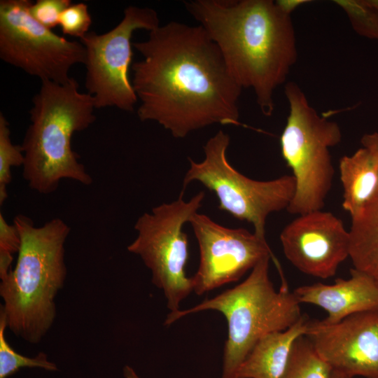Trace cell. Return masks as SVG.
<instances>
[{
  "instance_id": "1",
  "label": "cell",
  "mask_w": 378,
  "mask_h": 378,
  "mask_svg": "<svg viewBox=\"0 0 378 378\" xmlns=\"http://www.w3.org/2000/svg\"><path fill=\"white\" fill-rule=\"evenodd\" d=\"M142 59L131 66L141 121H154L176 139L214 124L240 125L242 88L200 25L172 21L132 42Z\"/></svg>"
},
{
  "instance_id": "2",
  "label": "cell",
  "mask_w": 378,
  "mask_h": 378,
  "mask_svg": "<svg viewBox=\"0 0 378 378\" xmlns=\"http://www.w3.org/2000/svg\"><path fill=\"white\" fill-rule=\"evenodd\" d=\"M183 4L218 46L232 76L254 92L265 116L298 59L290 14L272 0H189Z\"/></svg>"
},
{
  "instance_id": "3",
  "label": "cell",
  "mask_w": 378,
  "mask_h": 378,
  "mask_svg": "<svg viewBox=\"0 0 378 378\" xmlns=\"http://www.w3.org/2000/svg\"><path fill=\"white\" fill-rule=\"evenodd\" d=\"M13 224L20 246L14 268L0 283V296L7 328L31 344L42 341L52 326L55 299L66 281L65 242L71 227L59 218L41 226L19 214Z\"/></svg>"
},
{
  "instance_id": "4",
  "label": "cell",
  "mask_w": 378,
  "mask_h": 378,
  "mask_svg": "<svg viewBox=\"0 0 378 378\" xmlns=\"http://www.w3.org/2000/svg\"><path fill=\"white\" fill-rule=\"evenodd\" d=\"M41 82L29 110L31 123L21 144L23 178L31 190L43 195L55 191L64 178L90 185L92 176L78 161L71 139L95 121L93 97L80 92L74 78L65 84Z\"/></svg>"
},
{
  "instance_id": "5",
  "label": "cell",
  "mask_w": 378,
  "mask_h": 378,
  "mask_svg": "<svg viewBox=\"0 0 378 378\" xmlns=\"http://www.w3.org/2000/svg\"><path fill=\"white\" fill-rule=\"evenodd\" d=\"M268 255L260 260L239 285L187 309L170 312L169 326L188 314L204 310L223 314L227 323L221 378H235L236 372L255 344L262 337L284 331L302 316L300 302L286 280L276 290L269 275Z\"/></svg>"
},
{
  "instance_id": "6",
  "label": "cell",
  "mask_w": 378,
  "mask_h": 378,
  "mask_svg": "<svg viewBox=\"0 0 378 378\" xmlns=\"http://www.w3.org/2000/svg\"><path fill=\"white\" fill-rule=\"evenodd\" d=\"M284 93L289 114L280 146L295 181V194L286 210L301 215L324 206L335 172L329 149L341 142L342 134L337 122L321 116L310 106L296 83L288 82Z\"/></svg>"
},
{
  "instance_id": "7",
  "label": "cell",
  "mask_w": 378,
  "mask_h": 378,
  "mask_svg": "<svg viewBox=\"0 0 378 378\" xmlns=\"http://www.w3.org/2000/svg\"><path fill=\"white\" fill-rule=\"evenodd\" d=\"M230 140L227 133L219 130L204 146L202 161L188 158L183 190L192 181L200 182L216 194L220 210L252 224L254 232L265 237L266 219L271 213L287 209L295 194V178L284 175L258 181L243 175L227 158Z\"/></svg>"
},
{
  "instance_id": "8",
  "label": "cell",
  "mask_w": 378,
  "mask_h": 378,
  "mask_svg": "<svg viewBox=\"0 0 378 378\" xmlns=\"http://www.w3.org/2000/svg\"><path fill=\"white\" fill-rule=\"evenodd\" d=\"M204 197L201 191L185 201L182 191L172 202L144 213L134 225L137 235L127 247L150 270L152 282L163 291L171 312L178 311L181 302L193 291L191 277L185 271L189 249L188 236L183 230L197 213Z\"/></svg>"
},
{
  "instance_id": "9",
  "label": "cell",
  "mask_w": 378,
  "mask_h": 378,
  "mask_svg": "<svg viewBox=\"0 0 378 378\" xmlns=\"http://www.w3.org/2000/svg\"><path fill=\"white\" fill-rule=\"evenodd\" d=\"M160 25L154 9L130 6L113 29L104 34L89 31L80 39L85 50V86L96 108L115 107L134 111L138 99L129 77L132 37L137 29L150 31Z\"/></svg>"
},
{
  "instance_id": "10",
  "label": "cell",
  "mask_w": 378,
  "mask_h": 378,
  "mask_svg": "<svg viewBox=\"0 0 378 378\" xmlns=\"http://www.w3.org/2000/svg\"><path fill=\"white\" fill-rule=\"evenodd\" d=\"M30 0L0 1V58L41 81L65 84L71 69L84 64L85 50L34 19Z\"/></svg>"
},
{
  "instance_id": "11",
  "label": "cell",
  "mask_w": 378,
  "mask_h": 378,
  "mask_svg": "<svg viewBox=\"0 0 378 378\" xmlns=\"http://www.w3.org/2000/svg\"><path fill=\"white\" fill-rule=\"evenodd\" d=\"M189 223L200 249L198 269L191 277L197 295L237 281L266 256L278 262L265 237L255 232L225 227L198 212Z\"/></svg>"
},
{
  "instance_id": "12",
  "label": "cell",
  "mask_w": 378,
  "mask_h": 378,
  "mask_svg": "<svg viewBox=\"0 0 378 378\" xmlns=\"http://www.w3.org/2000/svg\"><path fill=\"white\" fill-rule=\"evenodd\" d=\"M304 336L332 370L351 378H378V308L333 324L309 319Z\"/></svg>"
},
{
  "instance_id": "13",
  "label": "cell",
  "mask_w": 378,
  "mask_h": 378,
  "mask_svg": "<svg viewBox=\"0 0 378 378\" xmlns=\"http://www.w3.org/2000/svg\"><path fill=\"white\" fill-rule=\"evenodd\" d=\"M284 253L301 272L326 279L350 252V233L339 218L317 210L299 215L280 234Z\"/></svg>"
},
{
  "instance_id": "14",
  "label": "cell",
  "mask_w": 378,
  "mask_h": 378,
  "mask_svg": "<svg viewBox=\"0 0 378 378\" xmlns=\"http://www.w3.org/2000/svg\"><path fill=\"white\" fill-rule=\"evenodd\" d=\"M350 277L338 278L332 284L321 282L298 287L293 290L300 303L316 305L327 312L323 322L333 324L364 311L378 308V286L354 268Z\"/></svg>"
},
{
  "instance_id": "15",
  "label": "cell",
  "mask_w": 378,
  "mask_h": 378,
  "mask_svg": "<svg viewBox=\"0 0 378 378\" xmlns=\"http://www.w3.org/2000/svg\"><path fill=\"white\" fill-rule=\"evenodd\" d=\"M309 320L303 314L288 329L270 333L260 339L238 368L235 378H282L293 344L304 335Z\"/></svg>"
},
{
  "instance_id": "16",
  "label": "cell",
  "mask_w": 378,
  "mask_h": 378,
  "mask_svg": "<svg viewBox=\"0 0 378 378\" xmlns=\"http://www.w3.org/2000/svg\"><path fill=\"white\" fill-rule=\"evenodd\" d=\"M343 188V209L357 216L378 192V169L369 151L362 147L339 161Z\"/></svg>"
},
{
  "instance_id": "17",
  "label": "cell",
  "mask_w": 378,
  "mask_h": 378,
  "mask_svg": "<svg viewBox=\"0 0 378 378\" xmlns=\"http://www.w3.org/2000/svg\"><path fill=\"white\" fill-rule=\"evenodd\" d=\"M351 259L354 268L378 286V192L365 207L351 218Z\"/></svg>"
},
{
  "instance_id": "18",
  "label": "cell",
  "mask_w": 378,
  "mask_h": 378,
  "mask_svg": "<svg viewBox=\"0 0 378 378\" xmlns=\"http://www.w3.org/2000/svg\"><path fill=\"white\" fill-rule=\"evenodd\" d=\"M332 369L317 354L304 335L294 343L282 378H330Z\"/></svg>"
},
{
  "instance_id": "19",
  "label": "cell",
  "mask_w": 378,
  "mask_h": 378,
  "mask_svg": "<svg viewBox=\"0 0 378 378\" xmlns=\"http://www.w3.org/2000/svg\"><path fill=\"white\" fill-rule=\"evenodd\" d=\"M7 323L4 313L0 309V378H8L22 368H38L46 371L58 370L56 364L40 351L34 357L24 356L17 352L6 339Z\"/></svg>"
},
{
  "instance_id": "20",
  "label": "cell",
  "mask_w": 378,
  "mask_h": 378,
  "mask_svg": "<svg viewBox=\"0 0 378 378\" xmlns=\"http://www.w3.org/2000/svg\"><path fill=\"white\" fill-rule=\"evenodd\" d=\"M24 155L21 145L12 143L9 123L0 113V205L8 197L7 186L11 182V168L23 166Z\"/></svg>"
},
{
  "instance_id": "21",
  "label": "cell",
  "mask_w": 378,
  "mask_h": 378,
  "mask_svg": "<svg viewBox=\"0 0 378 378\" xmlns=\"http://www.w3.org/2000/svg\"><path fill=\"white\" fill-rule=\"evenodd\" d=\"M359 35L378 40V10L368 0H335Z\"/></svg>"
},
{
  "instance_id": "22",
  "label": "cell",
  "mask_w": 378,
  "mask_h": 378,
  "mask_svg": "<svg viewBox=\"0 0 378 378\" xmlns=\"http://www.w3.org/2000/svg\"><path fill=\"white\" fill-rule=\"evenodd\" d=\"M92 18L87 4L80 2L71 4L59 17V26L65 35L78 37L79 39L88 32Z\"/></svg>"
},
{
  "instance_id": "23",
  "label": "cell",
  "mask_w": 378,
  "mask_h": 378,
  "mask_svg": "<svg viewBox=\"0 0 378 378\" xmlns=\"http://www.w3.org/2000/svg\"><path fill=\"white\" fill-rule=\"evenodd\" d=\"M20 237L18 228L8 224L0 213V279H4L12 270L13 255L18 253Z\"/></svg>"
},
{
  "instance_id": "24",
  "label": "cell",
  "mask_w": 378,
  "mask_h": 378,
  "mask_svg": "<svg viewBox=\"0 0 378 378\" xmlns=\"http://www.w3.org/2000/svg\"><path fill=\"white\" fill-rule=\"evenodd\" d=\"M71 4V0H37L31 4L29 12L38 23L52 29L59 25L61 14Z\"/></svg>"
},
{
  "instance_id": "25",
  "label": "cell",
  "mask_w": 378,
  "mask_h": 378,
  "mask_svg": "<svg viewBox=\"0 0 378 378\" xmlns=\"http://www.w3.org/2000/svg\"><path fill=\"white\" fill-rule=\"evenodd\" d=\"M360 142L363 147L366 148L372 155L378 169V132L364 134Z\"/></svg>"
},
{
  "instance_id": "26",
  "label": "cell",
  "mask_w": 378,
  "mask_h": 378,
  "mask_svg": "<svg viewBox=\"0 0 378 378\" xmlns=\"http://www.w3.org/2000/svg\"><path fill=\"white\" fill-rule=\"evenodd\" d=\"M308 2L306 0H279L276 1V4L280 8L288 14L291 13L299 6Z\"/></svg>"
},
{
  "instance_id": "27",
  "label": "cell",
  "mask_w": 378,
  "mask_h": 378,
  "mask_svg": "<svg viewBox=\"0 0 378 378\" xmlns=\"http://www.w3.org/2000/svg\"><path fill=\"white\" fill-rule=\"evenodd\" d=\"M125 378H141L135 370L130 365H126L123 368Z\"/></svg>"
},
{
  "instance_id": "28",
  "label": "cell",
  "mask_w": 378,
  "mask_h": 378,
  "mask_svg": "<svg viewBox=\"0 0 378 378\" xmlns=\"http://www.w3.org/2000/svg\"><path fill=\"white\" fill-rule=\"evenodd\" d=\"M330 378H351V377L342 372L332 370Z\"/></svg>"
},
{
  "instance_id": "29",
  "label": "cell",
  "mask_w": 378,
  "mask_h": 378,
  "mask_svg": "<svg viewBox=\"0 0 378 378\" xmlns=\"http://www.w3.org/2000/svg\"><path fill=\"white\" fill-rule=\"evenodd\" d=\"M370 4L378 10V0H368Z\"/></svg>"
}]
</instances>
